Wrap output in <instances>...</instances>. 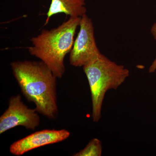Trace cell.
I'll return each mask as SVG.
<instances>
[{"label":"cell","mask_w":156,"mask_h":156,"mask_svg":"<svg viewBox=\"0 0 156 156\" xmlns=\"http://www.w3.org/2000/svg\"><path fill=\"white\" fill-rule=\"evenodd\" d=\"M11 69L21 92L38 113L55 119L58 112L56 76L43 62L14 61Z\"/></svg>","instance_id":"1"},{"label":"cell","mask_w":156,"mask_h":156,"mask_svg":"<svg viewBox=\"0 0 156 156\" xmlns=\"http://www.w3.org/2000/svg\"><path fill=\"white\" fill-rule=\"evenodd\" d=\"M81 17H70L58 27L43 30L37 36L31 39L29 53L47 65L56 78L61 79L65 72L64 59L74 44L76 30Z\"/></svg>","instance_id":"2"},{"label":"cell","mask_w":156,"mask_h":156,"mask_svg":"<svg viewBox=\"0 0 156 156\" xmlns=\"http://www.w3.org/2000/svg\"><path fill=\"white\" fill-rule=\"evenodd\" d=\"M83 67L91 92L92 120L98 122L101 118L106 92L119 87L129 77L130 72L124 66L117 64L102 53Z\"/></svg>","instance_id":"3"},{"label":"cell","mask_w":156,"mask_h":156,"mask_svg":"<svg viewBox=\"0 0 156 156\" xmlns=\"http://www.w3.org/2000/svg\"><path fill=\"white\" fill-rule=\"evenodd\" d=\"M101 54L95 41L92 19L84 14L81 17L80 31L70 52V64L74 67H83Z\"/></svg>","instance_id":"4"},{"label":"cell","mask_w":156,"mask_h":156,"mask_svg":"<svg viewBox=\"0 0 156 156\" xmlns=\"http://www.w3.org/2000/svg\"><path fill=\"white\" fill-rule=\"evenodd\" d=\"M35 109L29 108L17 95L9 99V106L0 117V134L21 126L27 130H35L40 124L41 119Z\"/></svg>","instance_id":"5"},{"label":"cell","mask_w":156,"mask_h":156,"mask_svg":"<svg viewBox=\"0 0 156 156\" xmlns=\"http://www.w3.org/2000/svg\"><path fill=\"white\" fill-rule=\"evenodd\" d=\"M70 135V133L66 129H45L36 131L12 143L9 151L14 155H22L35 149L61 142Z\"/></svg>","instance_id":"6"},{"label":"cell","mask_w":156,"mask_h":156,"mask_svg":"<svg viewBox=\"0 0 156 156\" xmlns=\"http://www.w3.org/2000/svg\"><path fill=\"white\" fill-rule=\"evenodd\" d=\"M85 0H51L44 25L50 17L59 13L70 17H81L87 12Z\"/></svg>","instance_id":"7"},{"label":"cell","mask_w":156,"mask_h":156,"mask_svg":"<svg viewBox=\"0 0 156 156\" xmlns=\"http://www.w3.org/2000/svg\"><path fill=\"white\" fill-rule=\"evenodd\" d=\"M102 143L98 138H94L79 152L73 154V156H101L102 155Z\"/></svg>","instance_id":"8"},{"label":"cell","mask_w":156,"mask_h":156,"mask_svg":"<svg viewBox=\"0 0 156 156\" xmlns=\"http://www.w3.org/2000/svg\"><path fill=\"white\" fill-rule=\"evenodd\" d=\"M151 33L156 41V22L154 23L152 26L151 29ZM156 71V53L155 58L152 62L149 68L148 72L149 73H154Z\"/></svg>","instance_id":"9"}]
</instances>
